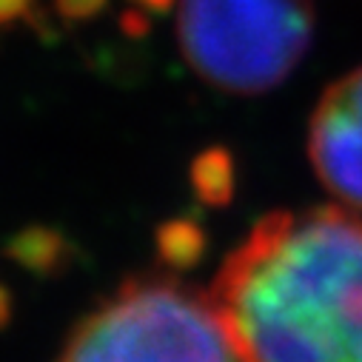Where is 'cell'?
Here are the masks:
<instances>
[{
  "label": "cell",
  "instance_id": "6",
  "mask_svg": "<svg viewBox=\"0 0 362 362\" xmlns=\"http://www.w3.org/2000/svg\"><path fill=\"white\" fill-rule=\"evenodd\" d=\"M29 6V0H0V23H9L15 18H21Z\"/></svg>",
  "mask_w": 362,
  "mask_h": 362
},
{
  "label": "cell",
  "instance_id": "5",
  "mask_svg": "<svg viewBox=\"0 0 362 362\" xmlns=\"http://www.w3.org/2000/svg\"><path fill=\"white\" fill-rule=\"evenodd\" d=\"M194 183L209 203H226L231 197V160L220 151L206 154L194 168Z\"/></svg>",
  "mask_w": 362,
  "mask_h": 362
},
{
  "label": "cell",
  "instance_id": "2",
  "mask_svg": "<svg viewBox=\"0 0 362 362\" xmlns=\"http://www.w3.org/2000/svg\"><path fill=\"white\" fill-rule=\"evenodd\" d=\"M57 362H245L209 294L174 280L126 283L69 337Z\"/></svg>",
  "mask_w": 362,
  "mask_h": 362
},
{
  "label": "cell",
  "instance_id": "3",
  "mask_svg": "<svg viewBox=\"0 0 362 362\" xmlns=\"http://www.w3.org/2000/svg\"><path fill=\"white\" fill-rule=\"evenodd\" d=\"M189 66L217 88L259 95L283 83L314 35L311 0H180Z\"/></svg>",
  "mask_w": 362,
  "mask_h": 362
},
{
  "label": "cell",
  "instance_id": "1",
  "mask_svg": "<svg viewBox=\"0 0 362 362\" xmlns=\"http://www.w3.org/2000/svg\"><path fill=\"white\" fill-rule=\"evenodd\" d=\"M209 300L245 362H362V217L268 214L226 257Z\"/></svg>",
  "mask_w": 362,
  "mask_h": 362
},
{
  "label": "cell",
  "instance_id": "4",
  "mask_svg": "<svg viewBox=\"0 0 362 362\" xmlns=\"http://www.w3.org/2000/svg\"><path fill=\"white\" fill-rule=\"evenodd\" d=\"M308 157L337 200L362 209V66L322 95L308 129Z\"/></svg>",
  "mask_w": 362,
  "mask_h": 362
}]
</instances>
